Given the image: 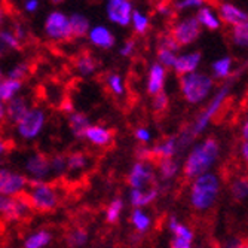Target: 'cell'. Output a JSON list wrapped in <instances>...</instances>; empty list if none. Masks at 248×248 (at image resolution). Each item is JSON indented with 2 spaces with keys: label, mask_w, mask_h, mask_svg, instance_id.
Instances as JSON below:
<instances>
[{
  "label": "cell",
  "mask_w": 248,
  "mask_h": 248,
  "mask_svg": "<svg viewBox=\"0 0 248 248\" xmlns=\"http://www.w3.org/2000/svg\"><path fill=\"white\" fill-rule=\"evenodd\" d=\"M8 152H9V143L0 137V159H3Z\"/></svg>",
  "instance_id": "cell-55"
},
{
  "label": "cell",
  "mask_w": 248,
  "mask_h": 248,
  "mask_svg": "<svg viewBox=\"0 0 248 248\" xmlns=\"http://www.w3.org/2000/svg\"><path fill=\"white\" fill-rule=\"evenodd\" d=\"M129 223L134 228L135 233L144 236L153 226V218L143 208H132V211L129 214Z\"/></svg>",
  "instance_id": "cell-25"
},
{
  "label": "cell",
  "mask_w": 248,
  "mask_h": 248,
  "mask_svg": "<svg viewBox=\"0 0 248 248\" xmlns=\"http://www.w3.org/2000/svg\"><path fill=\"white\" fill-rule=\"evenodd\" d=\"M168 231L172 236L177 238H185L189 241H195V231L192 228H189L186 223L180 221L177 216H170L168 218Z\"/></svg>",
  "instance_id": "cell-31"
},
{
  "label": "cell",
  "mask_w": 248,
  "mask_h": 248,
  "mask_svg": "<svg viewBox=\"0 0 248 248\" xmlns=\"http://www.w3.org/2000/svg\"><path fill=\"white\" fill-rule=\"evenodd\" d=\"M30 73V65L24 61H21V62H16L15 65H12L6 78L9 79H15V80H19V82H24L26 78L29 76Z\"/></svg>",
  "instance_id": "cell-41"
},
{
  "label": "cell",
  "mask_w": 248,
  "mask_h": 248,
  "mask_svg": "<svg viewBox=\"0 0 248 248\" xmlns=\"http://www.w3.org/2000/svg\"><path fill=\"white\" fill-rule=\"evenodd\" d=\"M54 3H61V2H64V0H52Z\"/></svg>",
  "instance_id": "cell-62"
},
{
  "label": "cell",
  "mask_w": 248,
  "mask_h": 248,
  "mask_svg": "<svg viewBox=\"0 0 248 248\" xmlns=\"http://www.w3.org/2000/svg\"><path fill=\"white\" fill-rule=\"evenodd\" d=\"M104 85L108 89V93H111L115 97H122L125 95V80L119 73L115 72H110L104 76Z\"/></svg>",
  "instance_id": "cell-36"
},
{
  "label": "cell",
  "mask_w": 248,
  "mask_h": 248,
  "mask_svg": "<svg viewBox=\"0 0 248 248\" xmlns=\"http://www.w3.org/2000/svg\"><path fill=\"white\" fill-rule=\"evenodd\" d=\"M22 174L30 182H45L52 172L49 165V156L42 152H31L24 157L22 162Z\"/></svg>",
  "instance_id": "cell-11"
},
{
  "label": "cell",
  "mask_w": 248,
  "mask_h": 248,
  "mask_svg": "<svg viewBox=\"0 0 248 248\" xmlns=\"http://www.w3.org/2000/svg\"><path fill=\"white\" fill-rule=\"evenodd\" d=\"M159 185L157 186H152L149 189L140 190V189H129L128 192V204L131 208H146L149 205H152L155 201H157L161 195L159 190Z\"/></svg>",
  "instance_id": "cell-17"
},
{
  "label": "cell",
  "mask_w": 248,
  "mask_h": 248,
  "mask_svg": "<svg viewBox=\"0 0 248 248\" xmlns=\"http://www.w3.org/2000/svg\"><path fill=\"white\" fill-rule=\"evenodd\" d=\"M54 241V233L49 229H36L30 232L24 241H22V248H46Z\"/></svg>",
  "instance_id": "cell-26"
},
{
  "label": "cell",
  "mask_w": 248,
  "mask_h": 248,
  "mask_svg": "<svg viewBox=\"0 0 248 248\" xmlns=\"http://www.w3.org/2000/svg\"><path fill=\"white\" fill-rule=\"evenodd\" d=\"M40 6V2L39 0H26L24 2V9L29 12V14H34Z\"/></svg>",
  "instance_id": "cell-54"
},
{
  "label": "cell",
  "mask_w": 248,
  "mask_h": 248,
  "mask_svg": "<svg viewBox=\"0 0 248 248\" xmlns=\"http://www.w3.org/2000/svg\"><path fill=\"white\" fill-rule=\"evenodd\" d=\"M220 153V141L214 137H207L198 143H193L182 164V172L185 178L192 182L202 174L211 172L218 161Z\"/></svg>",
  "instance_id": "cell-1"
},
{
  "label": "cell",
  "mask_w": 248,
  "mask_h": 248,
  "mask_svg": "<svg viewBox=\"0 0 248 248\" xmlns=\"http://www.w3.org/2000/svg\"><path fill=\"white\" fill-rule=\"evenodd\" d=\"M49 165H51V172L54 175H64L67 172L65 156L61 155V153L49 156Z\"/></svg>",
  "instance_id": "cell-43"
},
{
  "label": "cell",
  "mask_w": 248,
  "mask_h": 248,
  "mask_svg": "<svg viewBox=\"0 0 248 248\" xmlns=\"http://www.w3.org/2000/svg\"><path fill=\"white\" fill-rule=\"evenodd\" d=\"M61 110L64 111L65 115H70V113H73V111H75V107H73V104L70 101H64L61 104Z\"/></svg>",
  "instance_id": "cell-57"
},
{
  "label": "cell",
  "mask_w": 248,
  "mask_h": 248,
  "mask_svg": "<svg viewBox=\"0 0 248 248\" xmlns=\"http://www.w3.org/2000/svg\"><path fill=\"white\" fill-rule=\"evenodd\" d=\"M239 155L242 156V161L247 162L248 161V141H241L239 146Z\"/></svg>",
  "instance_id": "cell-56"
},
{
  "label": "cell",
  "mask_w": 248,
  "mask_h": 248,
  "mask_svg": "<svg viewBox=\"0 0 248 248\" xmlns=\"http://www.w3.org/2000/svg\"><path fill=\"white\" fill-rule=\"evenodd\" d=\"M134 139L139 141V144L149 146L152 143V140H153V135H152V131L147 126H139V128H135V131H134Z\"/></svg>",
  "instance_id": "cell-46"
},
{
  "label": "cell",
  "mask_w": 248,
  "mask_h": 248,
  "mask_svg": "<svg viewBox=\"0 0 248 248\" xmlns=\"http://www.w3.org/2000/svg\"><path fill=\"white\" fill-rule=\"evenodd\" d=\"M129 26H132V30L139 36H143L150 30V18L146 14H143L141 11L134 9L132 15H131V24Z\"/></svg>",
  "instance_id": "cell-37"
},
{
  "label": "cell",
  "mask_w": 248,
  "mask_h": 248,
  "mask_svg": "<svg viewBox=\"0 0 248 248\" xmlns=\"http://www.w3.org/2000/svg\"><path fill=\"white\" fill-rule=\"evenodd\" d=\"M157 48H165V49L174 51L177 54L180 51V46H178L177 42L172 39V36L170 33H164V34L159 36V39H157Z\"/></svg>",
  "instance_id": "cell-47"
},
{
  "label": "cell",
  "mask_w": 248,
  "mask_h": 248,
  "mask_svg": "<svg viewBox=\"0 0 248 248\" xmlns=\"http://www.w3.org/2000/svg\"><path fill=\"white\" fill-rule=\"evenodd\" d=\"M241 248H248V245H247V242H244V245H242Z\"/></svg>",
  "instance_id": "cell-63"
},
{
  "label": "cell",
  "mask_w": 248,
  "mask_h": 248,
  "mask_svg": "<svg viewBox=\"0 0 248 248\" xmlns=\"http://www.w3.org/2000/svg\"><path fill=\"white\" fill-rule=\"evenodd\" d=\"M33 211L39 213H51L55 211L61 204L60 189L45 180V182H30L24 193Z\"/></svg>",
  "instance_id": "cell-5"
},
{
  "label": "cell",
  "mask_w": 248,
  "mask_h": 248,
  "mask_svg": "<svg viewBox=\"0 0 248 248\" xmlns=\"http://www.w3.org/2000/svg\"><path fill=\"white\" fill-rule=\"evenodd\" d=\"M89 241V232L83 226L72 228L65 233V244L69 248H82Z\"/></svg>",
  "instance_id": "cell-34"
},
{
  "label": "cell",
  "mask_w": 248,
  "mask_h": 248,
  "mask_svg": "<svg viewBox=\"0 0 248 248\" xmlns=\"http://www.w3.org/2000/svg\"><path fill=\"white\" fill-rule=\"evenodd\" d=\"M30 107H31V104L27 97L21 95V94L16 95L14 100L6 103V121L5 122L15 126L21 121V118L27 113Z\"/></svg>",
  "instance_id": "cell-22"
},
{
  "label": "cell",
  "mask_w": 248,
  "mask_h": 248,
  "mask_svg": "<svg viewBox=\"0 0 248 248\" xmlns=\"http://www.w3.org/2000/svg\"><path fill=\"white\" fill-rule=\"evenodd\" d=\"M233 79H229L224 82L220 88H217V91L213 93V95L208 98L205 107L199 111V115L195 118V121L189 125L195 139H198L199 135H202L205 132V129L210 126V124L220 115L221 108L226 104V101L229 100V95L232 93V86H233Z\"/></svg>",
  "instance_id": "cell-3"
},
{
  "label": "cell",
  "mask_w": 248,
  "mask_h": 248,
  "mask_svg": "<svg viewBox=\"0 0 248 248\" xmlns=\"http://www.w3.org/2000/svg\"><path fill=\"white\" fill-rule=\"evenodd\" d=\"M124 210H125V201L121 196L113 198L108 202V205L104 210V220H106V223L116 224L121 220Z\"/></svg>",
  "instance_id": "cell-33"
},
{
  "label": "cell",
  "mask_w": 248,
  "mask_h": 248,
  "mask_svg": "<svg viewBox=\"0 0 248 248\" xmlns=\"http://www.w3.org/2000/svg\"><path fill=\"white\" fill-rule=\"evenodd\" d=\"M233 58L231 55H223L211 64V78L214 80H229L235 78Z\"/></svg>",
  "instance_id": "cell-23"
},
{
  "label": "cell",
  "mask_w": 248,
  "mask_h": 248,
  "mask_svg": "<svg viewBox=\"0 0 248 248\" xmlns=\"http://www.w3.org/2000/svg\"><path fill=\"white\" fill-rule=\"evenodd\" d=\"M69 22H70V30H72V37L80 39L86 37L89 29H91V22L83 15V14H72L69 15Z\"/></svg>",
  "instance_id": "cell-29"
},
{
  "label": "cell",
  "mask_w": 248,
  "mask_h": 248,
  "mask_svg": "<svg viewBox=\"0 0 248 248\" xmlns=\"http://www.w3.org/2000/svg\"><path fill=\"white\" fill-rule=\"evenodd\" d=\"M152 159L153 161H162V159H171V157H177L178 152V144H177V137L175 135H170V137L162 139L161 141L155 143L150 147Z\"/></svg>",
  "instance_id": "cell-20"
},
{
  "label": "cell",
  "mask_w": 248,
  "mask_h": 248,
  "mask_svg": "<svg viewBox=\"0 0 248 248\" xmlns=\"http://www.w3.org/2000/svg\"><path fill=\"white\" fill-rule=\"evenodd\" d=\"M168 70L162 67L159 62H153L149 67L147 72V83H146V91L150 97L159 94L164 91L165 80H167Z\"/></svg>",
  "instance_id": "cell-19"
},
{
  "label": "cell",
  "mask_w": 248,
  "mask_h": 248,
  "mask_svg": "<svg viewBox=\"0 0 248 248\" xmlns=\"http://www.w3.org/2000/svg\"><path fill=\"white\" fill-rule=\"evenodd\" d=\"M12 31H14V34L18 37V40H19V42H24V40H26V37H27V30H26V27H24V26L19 24V22H16V24H14Z\"/></svg>",
  "instance_id": "cell-53"
},
{
  "label": "cell",
  "mask_w": 248,
  "mask_h": 248,
  "mask_svg": "<svg viewBox=\"0 0 248 248\" xmlns=\"http://www.w3.org/2000/svg\"><path fill=\"white\" fill-rule=\"evenodd\" d=\"M75 69H76L78 75H80L82 78H91L98 70V61L95 60V57L93 54L83 52L76 57Z\"/></svg>",
  "instance_id": "cell-27"
},
{
  "label": "cell",
  "mask_w": 248,
  "mask_h": 248,
  "mask_svg": "<svg viewBox=\"0 0 248 248\" xmlns=\"http://www.w3.org/2000/svg\"><path fill=\"white\" fill-rule=\"evenodd\" d=\"M67 122H69V128H70L72 134L76 139H80V140H82V135H83L85 129L91 125L89 118L85 113H82V111H76V110L73 113L67 115Z\"/></svg>",
  "instance_id": "cell-30"
},
{
  "label": "cell",
  "mask_w": 248,
  "mask_h": 248,
  "mask_svg": "<svg viewBox=\"0 0 248 248\" xmlns=\"http://www.w3.org/2000/svg\"><path fill=\"white\" fill-rule=\"evenodd\" d=\"M196 21L199 22V26L202 29H207L210 31H216V30H220L221 29V21L217 15V12L208 6V5H204L202 8H199L196 11V15H195Z\"/></svg>",
  "instance_id": "cell-24"
},
{
  "label": "cell",
  "mask_w": 248,
  "mask_h": 248,
  "mask_svg": "<svg viewBox=\"0 0 248 248\" xmlns=\"http://www.w3.org/2000/svg\"><path fill=\"white\" fill-rule=\"evenodd\" d=\"M126 183L129 189H149L152 186H157L156 170L153 162H139L135 161L128 171Z\"/></svg>",
  "instance_id": "cell-10"
},
{
  "label": "cell",
  "mask_w": 248,
  "mask_h": 248,
  "mask_svg": "<svg viewBox=\"0 0 248 248\" xmlns=\"http://www.w3.org/2000/svg\"><path fill=\"white\" fill-rule=\"evenodd\" d=\"M156 180L161 185H170L178 177L182 171V164H180L178 157H171V159H162L156 161Z\"/></svg>",
  "instance_id": "cell-18"
},
{
  "label": "cell",
  "mask_w": 248,
  "mask_h": 248,
  "mask_svg": "<svg viewBox=\"0 0 248 248\" xmlns=\"http://www.w3.org/2000/svg\"><path fill=\"white\" fill-rule=\"evenodd\" d=\"M231 40L238 48L245 49L248 46V22L231 27Z\"/></svg>",
  "instance_id": "cell-39"
},
{
  "label": "cell",
  "mask_w": 248,
  "mask_h": 248,
  "mask_svg": "<svg viewBox=\"0 0 248 248\" xmlns=\"http://www.w3.org/2000/svg\"><path fill=\"white\" fill-rule=\"evenodd\" d=\"M88 40L100 49H111L116 45V36L106 26H94L88 31Z\"/></svg>",
  "instance_id": "cell-21"
},
{
  "label": "cell",
  "mask_w": 248,
  "mask_h": 248,
  "mask_svg": "<svg viewBox=\"0 0 248 248\" xmlns=\"http://www.w3.org/2000/svg\"><path fill=\"white\" fill-rule=\"evenodd\" d=\"M134 155H135V159H137L139 162H153L149 146L139 144L137 147H135V150H134Z\"/></svg>",
  "instance_id": "cell-48"
},
{
  "label": "cell",
  "mask_w": 248,
  "mask_h": 248,
  "mask_svg": "<svg viewBox=\"0 0 248 248\" xmlns=\"http://www.w3.org/2000/svg\"><path fill=\"white\" fill-rule=\"evenodd\" d=\"M217 15L221 21V24H226L229 27H233L238 24H247L248 22V14L242 8L229 2L218 5Z\"/></svg>",
  "instance_id": "cell-16"
},
{
  "label": "cell",
  "mask_w": 248,
  "mask_h": 248,
  "mask_svg": "<svg viewBox=\"0 0 248 248\" xmlns=\"http://www.w3.org/2000/svg\"><path fill=\"white\" fill-rule=\"evenodd\" d=\"M216 89V80L204 72H193L180 78V93L186 103L199 106L208 101Z\"/></svg>",
  "instance_id": "cell-4"
},
{
  "label": "cell",
  "mask_w": 248,
  "mask_h": 248,
  "mask_svg": "<svg viewBox=\"0 0 248 248\" xmlns=\"http://www.w3.org/2000/svg\"><path fill=\"white\" fill-rule=\"evenodd\" d=\"M201 62H202V54L199 51H190V52L177 54L175 61H174V64L171 67V70L178 78H182L185 75L198 72Z\"/></svg>",
  "instance_id": "cell-15"
},
{
  "label": "cell",
  "mask_w": 248,
  "mask_h": 248,
  "mask_svg": "<svg viewBox=\"0 0 248 248\" xmlns=\"http://www.w3.org/2000/svg\"><path fill=\"white\" fill-rule=\"evenodd\" d=\"M48 115L45 108L39 106H31L29 111L21 118V121L14 126L16 137L24 141H33L43 132L46 126Z\"/></svg>",
  "instance_id": "cell-6"
},
{
  "label": "cell",
  "mask_w": 248,
  "mask_h": 248,
  "mask_svg": "<svg viewBox=\"0 0 248 248\" xmlns=\"http://www.w3.org/2000/svg\"><path fill=\"white\" fill-rule=\"evenodd\" d=\"M221 182L216 172H205L195 180L189 189V202L190 207L198 213H208L211 211L220 196Z\"/></svg>",
  "instance_id": "cell-2"
},
{
  "label": "cell",
  "mask_w": 248,
  "mask_h": 248,
  "mask_svg": "<svg viewBox=\"0 0 248 248\" xmlns=\"http://www.w3.org/2000/svg\"><path fill=\"white\" fill-rule=\"evenodd\" d=\"M6 121V104L3 101H0V124H3Z\"/></svg>",
  "instance_id": "cell-59"
},
{
  "label": "cell",
  "mask_w": 248,
  "mask_h": 248,
  "mask_svg": "<svg viewBox=\"0 0 248 248\" xmlns=\"http://www.w3.org/2000/svg\"><path fill=\"white\" fill-rule=\"evenodd\" d=\"M43 31L46 39L57 42V43L73 39L69 15H65L61 11H52L51 14H48V16L45 18V22H43Z\"/></svg>",
  "instance_id": "cell-9"
},
{
  "label": "cell",
  "mask_w": 248,
  "mask_h": 248,
  "mask_svg": "<svg viewBox=\"0 0 248 248\" xmlns=\"http://www.w3.org/2000/svg\"><path fill=\"white\" fill-rule=\"evenodd\" d=\"M175 57H177V52L174 51H170V49H165V48H157V52H156V62H159L162 67L165 69H171L174 61H175Z\"/></svg>",
  "instance_id": "cell-44"
},
{
  "label": "cell",
  "mask_w": 248,
  "mask_h": 248,
  "mask_svg": "<svg viewBox=\"0 0 248 248\" xmlns=\"http://www.w3.org/2000/svg\"><path fill=\"white\" fill-rule=\"evenodd\" d=\"M170 34L172 36V39L177 42L180 48L190 46V45H193L201 37L202 27L199 26V22L193 15H189L177 19L171 26Z\"/></svg>",
  "instance_id": "cell-8"
},
{
  "label": "cell",
  "mask_w": 248,
  "mask_h": 248,
  "mask_svg": "<svg viewBox=\"0 0 248 248\" xmlns=\"http://www.w3.org/2000/svg\"><path fill=\"white\" fill-rule=\"evenodd\" d=\"M5 18H6L5 9H3L2 6H0V26H2V24H3V22H5Z\"/></svg>",
  "instance_id": "cell-60"
},
{
  "label": "cell",
  "mask_w": 248,
  "mask_h": 248,
  "mask_svg": "<svg viewBox=\"0 0 248 248\" xmlns=\"http://www.w3.org/2000/svg\"><path fill=\"white\" fill-rule=\"evenodd\" d=\"M33 210L24 195L3 196L0 195V218L8 223L22 221L31 216Z\"/></svg>",
  "instance_id": "cell-7"
},
{
  "label": "cell",
  "mask_w": 248,
  "mask_h": 248,
  "mask_svg": "<svg viewBox=\"0 0 248 248\" xmlns=\"http://www.w3.org/2000/svg\"><path fill=\"white\" fill-rule=\"evenodd\" d=\"M106 16L111 24L128 27L131 24V15L134 11L132 0H106Z\"/></svg>",
  "instance_id": "cell-13"
},
{
  "label": "cell",
  "mask_w": 248,
  "mask_h": 248,
  "mask_svg": "<svg viewBox=\"0 0 248 248\" xmlns=\"http://www.w3.org/2000/svg\"><path fill=\"white\" fill-rule=\"evenodd\" d=\"M22 86H24V82L3 78L2 80H0V101H3L6 104L11 100H14L16 95L21 94Z\"/></svg>",
  "instance_id": "cell-28"
},
{
  "label": "cell",
  "mask_w": 248,
  "mask_h": 248,
  "mask_svg": "<svg viewBox=\"0 0 248 248\" xmlns=\"http://www.w3.org/2000/svg\"><path fill=\"white\" fill-rule=\"evenodd\" d=\"M170 107V97L165 91L152 97V110L156 115H164Z\"/></svg>",
  "instance_id": "cell-42"
},
{
  "label": "cell",
  "mask_w": 248,
  "mask_h": 248,
  "mask_svg": "<svg viewBox=\"0 0 248 248\" xmlns=\"http://www.w3.org/2000/svg\"><path fill=\"white\" fill-rule=\"evenodd\" d=\"M192 247H193V241H189L185 238L172 236L170 242V248H192Z\"/></svg>",
  "instance_id": "cell-51"
},
{
  "label": "cell",
  "mask_w": 248,
  "mask_h": 248,
  "mask_svg": "<svg viewBox=\"0 0 248 248\" xmlns=\"http://www.w3.org/2000/svg\"><path fill=\"white\" fill-rule=\"evenodd\" d=\"M207 0H177L174 3V9L177 12H186V11H198L205 5Z\"/></svg>",
  "instance_id": "cell-45"
},
{
  "label": "cell",
  "mask_w": 248,
  "mask_h": 248,
  "mask_svg": "<svg viewBox=\"0 0 248 248\" xmlns=\"http://www.w3.org/2000/svg\"><path fill=\"white\" fill-rule=\"evenodd\" d=\"M241 134H242V141H248V121L247 119H244V122H242Z\"/></svg>",
  "instance_id": "cell-58"
},
{
  "label": "cell",
  "mask_w": 248,
  "mask_h": 248,
  "mask_svg": "<svg viewBox=\"0 0 248 248\" xmlns=\"http://www.w3.org/2000/svg\"><path fill=\"white\" fill-rule=\"evenodd\" d=\"M231 196L236 202H244L248 196V180L247 177H236L231 183Z\"/></svg>",
  "instance_id": "cell-38"
},
{
  "label": "cell",
  "mask_w": 248,
  "mask_h": 248,
  "mask_svg": "<svg viewBox=\"0 0 248 248\" xmlns=\"http://www.w3.org/2000/svg\"><path fill=\"white\" fill-rule=\"evenodd\" d=\"M82 140H85L88 144H91L97 149H107L115 141V132L104 125L91 124L83 132Z\"/></svg>",
  "instance_id": "cell-14"
},
{
  "label": "cell",
  "mask_w": 248,
  "mask_h": 248,
  "mask_svg": "<svg viewBox=\"0 0 248 248\" xmlns=\"http://www.w3.org/2000/svg\"><path fill=\"white\" fill-rule=\"evenodd\" d=\"M67 172H80L89 167V156L85 152H72L65 156Z\"/></svg>",
  "instance_id": "cell-32"
},
{
  "label": "cell",
  "mask_w": 248,
  "mask_h": 248,
  "mask_svg": "<svg viewBox=\"0 0 248 248\" xmlns=\"http://www.w3.org/2000/svg\"><path fill=\"white\" fill-rule=\"evenodd\" d=\"M175 137H177V144H178V152L180 153L189 150L192 147V144L196 141L195 135H193V132H192V129H190L189 125L185 126L182 131H180L178 135H175Z\"/></svg>",
  "instance_id": "cell-40"
},
{
  "label": "cell",
  "mask_w": 248,
  "mask_h": 248,
  "mask_svg": "<svg viewBox=\"0 0 248 248\" xmlns=\"http://www.w3.org/2000/svg\"><path fill=\"white\" fill-rule=\"evenodd\" d=\"M244 239L238 238V236H232V238H228L226 241L223 242V245L220 248H241L244 245Z\"/></svg>",
  "instance_id": "cell-52"
},
{
  "label": "cell",
  "mask_w": 248,
  "mask_h": 248,
  "mask_svg": "<svg viewBox=\"0 0 248 248\" xmlns=\"http://www.w3.org/2000/svg\"><path fill=\"white\" fill-rule=\"evenodd\" d=\"M22 42L9 29H0V54H8L12 51H19Z\"/></svg>",
  "instance_id": "cell-35"
},
{
  "label": "cell",
  "mask_w": 248,
  "mask_h": 248,
  "mask_svg": "<svg viewBox=\"0 0 248 248\" xmlns=\"http://www.w3.org/2000/svg\"><path fill=\"white\" fill-rule=\"evenodd\" d=\"M135 49H137V42L134 39H126L119 48V54L125 58H131L135 54Z\"/></svg>",
  "instance_id": "cell-49"
},
{
  "label": "cell",
  "mask_w": 248,
  "mask_h": 248,
  "mask_svg": "<svg viewBox=\"0 0 248 248\" xmlns=\"http://www.w3.org/2000/svg\"><path fill=\"white\" fill-rule=\"evenodd\" d=\"M5 76H3V70H2V67H0V80H2Z\"/></svg>",
  "instance_id": "cell-61"
},
{
  "label": "cell",
  "mask_w": 248,
  "mask_h": 248,
  "mask_svg": "<svg viewBox=\"0 0 248 248\" xmlns=\"http://www.w3.org/2000/svg\"><path fill=\"white\" fill-rule=\"evenodd\" d=\"M30 180L21 171L0 167V195L3 196H21L29 187Z\"/></svg>",
  "instance_id": "cell-12"
},
{
  "label": "cell",
  "mask_w": 248,
  "mask_h": 248,
  "mask_svg": "<svg viewBox=\"0 0 248 248\" xmlns=\"http://www.w3.org/2000/svg\"><path fill=\"white\" fill-rule=\"evenodd\" d=\"M156 12L159 14L161 16H164V18H170L172 15V8H171V5L168 2L162 0V2L156 3Z\"/></svg>",
  "instance_id": "cell-50"
}]
</instances>
